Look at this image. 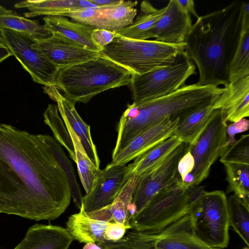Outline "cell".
Masks as SVG:
<instances>
[{"instance_id": "obj_1", "label": "cell", "mask_w": 249, "mask_h": 249, "mask_svg": "<svg viewBox=\"0 0 249 249\" xmlns=\"http://www.w3.org/2000/svg\"><path fill=\"white\" fill-rule=\"evenodd\" d=\"M71 198L67 176L42 135L0 123V213L50 221Z\"/></svg>"}, {"instance_id": "obj_2", "label": "cell", "mask_w": 249, "mask_h": 249, "mask_svg": "<svg viewBox=\"0 0 249 249\" xmlns=\"http://www.w3.org/2000/svg\"><path fill=\"white\" fill-rule=\"evenodd\" d=\"M243 1L199 16L184 42L185 52L197 67L199 85H225L241 29Z\"/></svg>"}, {"instance_id": "obj_3", "label": "cell", "mask_w": 249, "mask_h": 249, "mask_svg": "<svg viewBox=\"0 0 249 249\" xmlns=\"http://www.w3.org/2000/svg\"><path fill=\"white\" fill-rule=\"evenodd\" d=\"M224 91L216 85H185L169 95L128 105L118 125L116 155L137 135L168 118H181L190 112L214 102Z\"/></svg>"}, {"instance_id": "obj_4", "label": "cell", "mask_w": 249, "mask_h": 249, "mask_svg": "<svg viewBox=\"0 0 249 249\" xmlns=\"http://www.w3.org/2000/svg\"><path fill=\"white\" fill-rule=\"evenodd\" d=\"M131 75L128 70L100 56L59 69L55 87L72 103H86L104 91L129 85Z\"/></svg>"}, {"instance_id": "obj_5", "label": "cell", "mask_w": 249, "mask_h": 249, "mask_svg": "<svg viewBox=\"0 0 249 249\" xmlns=\"http://www.w3.org/2000/svg\"><path fill=\"white\" fill-rule=\"evenodd\" d=\"M185 49L184 42L170 44L155 39L136 40L117 34L100 53L132 74L141 75L171 65Z\"/></svg>"}, {"instance_id": "obj_6", "label": "cell", "mask_w": 249, "mask_h": 249, "mask_svg": "<svg viewBox=\"0 0 249 249\" xmlns=\"http://www.w3.org/2000/svg\"><path fill=\"white\" fill-rule=\"evenodd\" d=\"M98 246L102 249H221L208 246L196 235L189 214L159 231L132 230L117 241Z\"/></svg>"}, {"instance_id": "obj_7", "label": "cell", "mask_w": 249, "mask_h": 249, "mask_svg": "<svg viewBox=\"0 0 249 249\" xmlns=\"http://www.w3.org/2000/svg\"><path fill=\"white\" fill-rule=\"evenodd\" d=\"M187 189L180 181L157 194L131 217V229L158 232L188 214L193 205Z\"/></svg>"}, {"instance_id": "obj_8", "label": "cell", "mask_w": 249, "mask_h": 249, "mask_svg": "<svg viewBox=\"0 0 249 249\" xmlns=\"http://www.w3.org/2000/svg\"><path fill=\"white\" fill-rule=\"evenodd\" d=\"M196 66L184 51L168 66L141 75L132 74L129 83L133 103L137 104L171 94L186 85L196 74Z\"/></svg>"}, {"instance_id": "obj_9", "label": "cell", "mask_w": 249, "mask_h": 249, "mask_svg": "<svg viewBox=\"0 0 249 249\" xmlns=\"http://www.w3.org/2000/svg\"><path fill=\"white\" fill-rule=\"evenodd\" d=\"M189 214L194 232L200 240L213 248L227 247L230 226L227 197L224 191H206Z\"/></svg>"}, {"instance_id": "obj_10", "label": "cell", "mask_w": 249, "mask_h": 249, "mask_svg": "<svg viewBox=\"0 0 249 249\" xmlns=\"http://www.w3.org/2000/svg\"><path fill=\"white\" fill-rule=\"evenodd\" d=\"M227 126L225 112L214 109L210 123L196 142L189 145L195 160L194 169L190 173L194 185H199L208 177L212 165L228 149Z\"/></svg>"}, {"instance_id": "obj_11", "label": "cell", "mask_w": 249, "mask_h": 249, "mask_svg": "<svg viewBox=\"0 0 249 249\" xmlns=\"http://www.w3.org/2000/svg\"><path fill=\"white\" fill-rule=\"evenodd\" d=\"M0 41L10 50L36 83L44 87L56 85L59 68L32 47L29 36L12 30H0Z\"/></svg>"}, {"instance_id": "obj_12", "label": "cell", "mask_w": 249, "mask_h": 249, "mask_svg": "<svg viewBox=\"0 0 249 249\" xmlns=\"http://www.w3.org/2000/svg\"><path fill=\"white\" fill-rule=\"evenodd\" d=\"M188 146V144L182 142L159 165L139 177L140 180L131 201L136 213L157 194L181 181L178 164Z\"/></svg>"}, {"instance_id": "obj_13", "label": "cell", "mask_w": 249, "mask_h": 249, "mask_svg": "<svg viewBox=\"0 0 249 249\" xmlns=\"http://www.w3.org/2000/svg\"><path fill=\"white\" fill-rule=\"evenodd\" d=\"M66 229L74 240L81 243L92 242L99 245L107 241L121 239L131 227L116 222L97 220L89 217L82 205L78 213L71 215Z\"/></svg>"}, {"instance_id": "obj_14", "label": "cell", "mask_w": 249, "mask_h": 249, "mask_svg": "<svg viewBox=\"0 0 249 249\" xmlns=\"http://www.w3.org/2000/svg\"><path fill=\"white\" fill-rule=\"evenodd\" d=\"M32 47L59 69L70 67L100 56L83 45L57 33L34 42Z\"/></svg>"}, {"instance_id": "obj_15", "label": "cell", "mask_w": 249, "mask_h": 249, "mask_svg": "<svg viewBox=\"0 0 249 249\" xmlns=\"http://www.w3.org/2000/svg\"><path fill=\"white\" fill-rule=\"evenodd\" d=\"M127 166L108 164L102 170L93 189L83 196L82 205L86 213L96 211L111 204L123 185Z\"/></svg>"}, {"instance_id": "obj_16", "label": "cell", "mask_w": 249, "mask_h": 249, "mask_svg": "<svg viewBox=\"0 0 249 249\" xmlns=\"http://www.w3.org/2000/svg\"><path fill=\"white\" fill-rule=\"evenodd\" d=\"M179 118H168L143 131L132 140L116 155L112 157L111 165H124L166 140L176 129Z\"/></svg>"}, {"instance_id": "obj_17", "label": "cell", "mask_w": 249, "mask_h": 249, "mask_svg": "<svg viewBox=\"0 0 249 249\" xmlns=\"http://www.w3.org/2000/svg\"><path fill=\"white\" fill-rule=\"evenodd\" d=\"M165 13L150 31L148 39L170 44L183 43L192 26L190 15L178 0H170Z\"/></svg>"}, {"instance_id": "obj_18", "label": "cell", "mask_w": 249, "mask_h": 249, "mask_svg": "<svg viewBox=\"0 0 249 249\" xmlns=\"http://www.w3.org/2000/svg\"><path fill=\"white\" fill-rule=\"evenodd\" d=\"M44 92L57 103L58 111L64 122H67L79 139L82 146L92 163L100 168V161L96 148L87 124L77 113L75 104L68 100L55 87H44Z\"/></svg>"}, {"instance_id": "obj_19", "label": "cell", "mask_w": 249, "mask_h": 249, "mask_svg": "<svg viewBox=\"0 0 249 249\" xmlns=\"http://www.w3.org/2000/svg\"><path fill=\"white\" fill-rule=\"evenodd\" d=\"M224 91L213 106L225 113L226 120L234 123L249 116V75L224 87Z\"/></svg>"}, {"instance_id": "obj_20", "label": "cell", "mask_w": 249, "mask_h": 249, "mask_svg": "<svg viewBox=\"0 0 249 249\" xmlns=\"http://www.w3.org/2000/svg\"><path fill=\"white\" fill-rule=\"evenodd\" d=\"M73 240L66 228L36 224L29 228L23 239L14 249H69Z\"/></svg>"}, {"instance_id": "obj_21", "label": "cell", "mask_w": 249, "mask_h": 249, "mask_svg": "<svg viewBox=\"0 0 249 249\" xmlns=\"http://www.w3.org/2000/svg\"><path fill=\"white\" fill-rule=\"evenodd\" d=\"M140 178L137 176L130 178L123 185L114 201L100 210L87 213L90 217L109 222H116L131 227L130 209L133 195Z\"/></svg>"}, {"instance_id": "obj_22", "label": "cell", "mask_w": 249, "mask_h": 249, "mask_svg": "<svg viewBox=\"0 0 249 249\" xmlns=\"http://www.w3.org/2000/svg\"><path fill=\"white\" fill-rule=\"evenodd\" d=\"M181 143L177 136L173 135L138 156L134 161L127 166L126 182L133 176L139 177L155 168Z\"/></svg>"}, {"instance_id": "obj_23", "label": "cell", "mask_w": 249, "mask_h": 249, "mask_svg": "<svg viewBox=\"0 0 249 249\" xmlns=\"http://www.w3.org/2000/svg\"><path fill=\"white\" fill-rule=\"evenodd\" d=\"M43 19L45 28L51 34L59 33L92 51L102 50L91 38V34L95 29L93 27L71 21L63 16H46Z\"/></svg>"}, {"instance_id": "obj_24", "label": "cell", "mask_w": 249, "mask_h": 249, "mask_svg": "<svg viewBox=\"0 0 249 249\" xmlns=\"http://www.w3.org/2000/svg\"><path fill=\"white\" fill-rule=\"evenodd\" d=\"M17 8H26L25 18L37 16H62L65 13L84 8H96L89 0H26L15 4Z\"/></svg>"}, {"instance_id": "obj_25", "label": "cell", "mask_w": 249, "mask_h": 249, "mask_svg": "<svg viewBox=\"0 0 249 249\" xmlns=\"http://www.w3.org/2000/svg\"><path fill=\"white\" fill-rule=\"evenodd\" d=\"M249 75V3L243 1L241 29L229 69V82Z\"/></svg>"}, {"instance_id": "obj_26", "label": "cell", "mask_w": 249, "mask_h": 249, "mask_svg": "<svg viewBox=\"0 0 249 249\" xmlns=\"http://www.w3.org/2000/svg\"><path fill=\"white\" fill-rule=\"evenodd\" d=\"M137 1H124L107 7H97L96 29L115 32L130 25L134 21L137 10Z\"/></svg>"}, {"instance_id": "obj_27", "label": "cell", "mask_w": 249, "mask_h": 249, "mask_svg": "<svg viewBox=\"0 0 249 249\" xmlns=\"http://www.w3.org/2000/svg\"><path fill=\"white\" fill-rule=\"evenodd\" d=\"M214 103L200 107L179 119L173 135L188 145H194L210 123Z\"/></svg>"}, {"instance_id": "obj_28", "label": "cell", "mask_w": 249, "mask_h": 249, "mask_svg": "<svg viewBox=\"0 0 249 249\" xmlns=\"http://www.w3.org/2000/svg\"><path fill=\"white\" fill-rule=\"evenodd\" d=\"M166 9V6L160 9L155 7L149 1L144 0L140 5V12L133 22L128 26L115 31L123 37L136 39L148 40V36Z\"/></svg>"}, {"instance_id": "obj_29", "label": "cell", "mask_w": 249, "mask_h": 249, "mask_svg": "<svg viewBox=\"0 0 249 249\" xmlns=\"http://www.w3.org/2000/svg\"><path fill=\"white\" fill-rule=\"evenodd\" d=\"M9 29L22 33L34 42L49 37L52 34L38 20L29 19L10 10L0 12V30Z\"/></svg>"}, {"instance_id": "obj_30", "label": "cell", "mask_w": 249, "mask_h": 249, "mask_svg": "<svg viewBox=\"0 0 249 249\" xmlns=\"http://www.w3.org/2000/svg\"><path fill=\"white\" fill-rule=\"evenodd\" d=\"M64 123L73 142L76 159L75 162L79 176L86 194H88L93 189L96 180L102 174V170L92 163L70 125L67 122Z\"/></svg>"}, {"instance_id": "obj_31", "label": "cell", "mask_w": 249, "mask_h": 249, "mask_svg": "<svg viewBox=\"0 0 249 249\" xmlns=\"http://www.w3.org/2000/svg\"><path fill=\"white\" fill-rule=\"evenodd\" d=\"M41 135L43 139L51 149L67 175L71 188V197L76 206L80 209L82 206L83 196L76 179L72 162L64 152L61 145L54 138L49 135Z\"/></svg>"}, {"instance_id": "obj_32", "label": "cell", "mask_w": 249, "mask_h": 249, "mask_svg": "<svg viewBox=\"0 0 249 249\" xmlns=\"http://www.w3.org/2000/svg\"><path fill=\"white\" fill-rule=\"evenodd\" d=\"M228 183L227 193L233 192L249 207V165L223 163Z\"/></svg>"}, {"instance_id": "obj_33", "label": "cell", "mask_w": 249, "mask_h": 249, "mask_svg": "<svg viewBox=\"0 0 249 249\" xmlns=\"http://www.w3.org/2000/svg\"><path fill=\"white\" fill-rule=\"evenodd\" d=\"M229 226L249 246V207L234 195L227 198Z\"/></svg>"}, {"instance_id": "obj_34", "label": "cell", "mask_w": 249, "mask_h": 249, "mask_svg": "<svg viewBox=\"0 0 249 249\" xmlns=\"http://www.w3.org/2000/svg\"><path fill=\"white\" fill-rule=\"evenodd\" d=\"M44 121L51 129L54 138L68 152L75 162V154L72 139L62 118L59 114L56 105L49 104L43 113Z\"/></svg>"}, {"instance_id": "obj_35", "label": "cell", "mask_w": 249, "mask_h": 249, "mask_svg": "<svg viewBox=\"0 0 249 249\" xmlns=\"http://www.w3.org/2000/svg\"><path fill=\"white\" fill-rule=\"evenodd\" d=\"M220 161L225 163L249 165V135H243L221 155Z\"/></svg>"}, {"instance_id": "obj_36", "label": "cell", "mask_w": 249, "mask_h": 249, "mask_svg": "<svg viewBox=\"0 0 249 249\" xmlns=\"http://www.w3.org/2000/svg\"><path fill=\"white\" fill-rule=\"evenodd\" d=\"M249 128V121L246 118L231 124L227 127V141L226 147L227 148L236 141L235 139L236 134L245 132Z\"/></svg>"}, {"instance_id": "obj_37", "label": "cell", "mask_w": 249, "mask_h": 249, "mask_svg": "<svg viewBox=\"0 0 249 249\" xmlns=\"http://www.w3.org/2000/svg\"><path fill=\"white\" fill-rule=\"evenodd\" d=\"M116 36L115 32L95 29L91 34V38L94 42L102 50L104 47L111 43Z\"/></svg>"}, {"instance_id": "obj_38", "label": "cell", "mask_w": 249, "mask_h": 249, "mask_svg": "<svg viewBox=\"0 0 249 249\" xmlns=\"http://www.w3.org/2000/svg\"><path fill=\"white\" fill-rule=\"evenodd\" d=\"M194 166V159L190 152L188 145L187 151L179 160L178 164V171L181 181L186 175L192 172Z\"/></svg>"}, {"instance_id": "obj_39", "label": "cell", "mask_w": 249, "mask_h": 249, "mask_svg": "<svg viewBox=\"0 0 249 249\" xmlns=\"http://www.w3.org/2000/svg\"><path fill=\"white\" fill-rule=\"evenodd\" d=\"M182 7L190 15L194 16L197 19L199 17L195 9L193 0H178Z\"/></svg>"}, {"instance_id": "obj_40", "label": "cell", "mask_w": 249, "mask_h": 249, "mask_svg": "<svg viewBox=\"0 0 249 249\" xmlns=\"http://www.w3.org/2000/svg\"><path fill=\"white\" fill-rule=\"evenodd\" d=\"M97 7H107L116 5L123 2V0H89Z\"/></svg>"}, {"instance_id": "obj_41", "label": "cell", "mask_w": 249, "mask_h": 249, "mask_svg": "<svg viewBox=\"0 0 249 249\" xmlns=\"http://www.w3.org/2000/svg\"><path fill=\"white\" fill-rule=\"evenodd\" d=\"M11 55L9 49L0 41V63Z\"/></svg>"}, {"instance_id": "obj_42", "label": "cell", "mask_w": 249, "mask_h": 249, "mask_svg": "<svg viewBox=\"0 0 249 249\" xmlns=\"http://www.w3.org/2000/svg\"><path fill=\"white\" fill-rule=\"evenodd\" d=\"M83 249H102L100 246L97 245L96 243L89 242L87 243Z\"/></svg>"}, {"instance_id": "obj_43", "label": "cell", "mask_w": 249, "mask_h": 249, "mask_svg": "<svg viewBox=\"0 0 249 249\" xmlns=\"http://www.w3.org/2000/svg\"><path fill=\"white\" fill-rule=\"evenodd\" d=\"M6 10V9L4 7L0 5V12H3Z\"/></svg>"}, {"instance_id": "obj_44", "label": "cell", "mask_w": 249, "mask_h": 249, "mask_svg": "<svg viewBox=\"0 0 249 249\" xmlns=\"http://www.w3.org/2000/svg\"><path fill=\"white\" fill-rule=\"evenodd\" d=\"M242 249H249V247L247 246L243 248Z\"/></svg>"}, {"instance_id": "obj_45", "label": "cell", "mask_w": 249, "mask_h": 249, "mask_svg": "<svg viewBox=\"0 0 249 249\" xmlns=\"http://www.w3.org/2000/svg\"></svg>"}]
</instances>
